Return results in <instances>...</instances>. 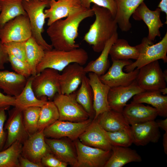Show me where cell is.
<instances>
[{"label": "cell", "instance_id": "23", "mask_svg": "<svg viewBox=\"0 0 167 167\" xmlns=\"http://www.w3.org/2000/svg\"><path fill=\"white\" fill-rule=\"evenodd\" d=\"M116 6V21L121 30L127 32L131 28L130 19L137 8L144 0H114Z\"/></svg>", "mask_w": 167, "mask_h": 167}, {"label": "cell", "instance_id": "35", "mask_svg": "<svg viewBox=\"0 0 167 167\" xmlns=\"http://www.w3.org/2000/svg\"><path fill=\"white\" fill-rule=\"evenodd\" d=\"M22 143L16 141L3 150L0 151V167H19V158Z\"/></svg>", "mask_w": 167, "mask_h": 167}, {"label": "cell", "instance_id": "49", "mask_svg": "<svg viewBox=\"0 0 167 167\" xmlns=\"http://www.w3.org/2000/svg\"><path fill=\"white\" fill-rule=\"evenodd\" d=\"M163 146L164 152L166 154H167V132H165L163 135Z\"/></svg>", "mask_w": 167, "mask_h": 167}, {"label": "cell", "instance_id": "9", "mask_svg": "<svg viewBox=\"0 0 167 167\" xmlns=\"http://www.w3.org/2000/svg\"><path fill=\"white\" fill-rule=\"evenodd\" d=\"M167 79L158 61L156 60L140 67L135 80L144 90L152 91L166 87Z\"/></svg>", "mask_w": 167, "mask_h": 167}, {"label": "cell", "instance_id": "16", "mask_svg": "<svg viewBox=\"0 0 167 167\" xmlns=\"http://www.w3.org/2000/svg\"><path fill=\"white\" fill-rule=\"evenodd\" d=\"M5 129L7 130V135L4 149L16 141L23 143L29 135L24 124L22 111L15 107L10 112Z\"/></svg>", "mask_w": 167, "mask_h": 167}, {"label": "cell", "instance_id": "46", "mask_svg": "<svg viewBox=\"0 0 167 167\" xmlns=\"http://www.w3.org/2000/svg\"><path fill=\"white\" fill-rule=\"evenodd\" d=\"M19 167H42V163L33 162L21 155L19 158Z\"/></svg>", "mask_w": 167, "mask_h": 167}, {"label": "cell", "instance_id": "39", "mask_svg": "<svg viewBox=\"0 0 167 167\" xmlns=\"http://www.w3.org/2000/svg\"><path fill=\"white\" fill-rule=\"evenodd\" d=\"M9 62L15 73L27 79L32 76V71L27 62L21 60L14 56L8 55Z\"/></svg>", "mask_w": 167, "mask_h": 167}, {"label": "cell", "instance_id": "31", "mask_svg": "<svg viewBox=\"0 0 167 167\" xmlns=\"http://www.w3.org/2000/svg\"><path fill=\"white\" fill-rule=\"evenodd\" d=\"M139 53V45L131 46L126 40L118 38L111 46L109 55L112 61L131 59L136 60Z\"/></svg>", "mask_w": 167, "mask_h": 167}, {"label": "cell", "instance_id": "18", "mask_svg": "<svg viewBox=\"0 0 167 167\" xmlns=\"http://www.w3.org/2000/svg\"><path fill=\"white\" fill-rule=\"evenodd\" d=\"M88 78L93 94V106L95 112L93 120L103 112L110 109L108 100L110 87L103 83L99 76L93 72H89Z\"/></svg>", "mask_w": 167, "mask_h": 167}, {"label": "cell", "instance_id": "14", "mask_svg": "<svg viewBox=\"0 0 167 167\" xmlns=\"http://www.w3.org/2000/svg\"><path fill=\"white\" fill-rule=\"evenodd\" d=\"M161 9L157 8L155 10H150L144 2L137 8L132 15L134 19L137 21L143 20L148 28V38L153 41L156 38L161 37L160 31L164 24L160 18Z\"/></svg>", "mask_w": 167, "mask_h": 167}, {"label": "cell", "instance_id": "17", "mask_svg": "<svg viewBox=\"0 0 167 167\" xmlns=\"http://www.w3.org/2000/svg\"><path fill=\"white\" fill-rule=\"evenodd\" d=\"M62 71L59 78L61 94L66 95L75 92L87 73L83 66L76 63L69 65Z\"/></svg>", "mask_w": 167, "mask_h": 167}, {"label": "cell", "instance_id": "43", "mask_svg": "<svg viewBox=\"0 0 167 167\" xmlns=\"http://www.w3.org/2000/svg\"><path fill=\"white\" fill-rule=\"evenodd\" d=\"M6 110L4 108H0V151L3 148L6 139L4 129V124L6 118Z\"/></svg>", "mask_w": 167, "mask_h": 167}, {"label": "cell", "instance_id": "42", "mask_svg": "<svg viewBox=\"0 0 167 167\" xmlns=\"http://www.w3.org/2000/svg\"><path fill=\"white\" fill-rule=\"evenodd\" d=\"M41 163L44 166L48 167H66L68 165L60 160L52 152L44 156Z\"/></svg>", "mask_w": 167, "mask_h": 167}, {"label": "cell", "instance_id": "3", "mask_svg": "<svg viewBox=\"0 0 167 167\" xmlns=\"http://www.w3.org/2000/svg\"><path fill=\"white\" fill-rule=\"evenodd\" d=\"M88 58L87 52L81 48L68 51L54 49L45 51L44 56L36 67V74L47 68L62 71L66 66L73 63L83 66Z\"/></svg>", "mask_w": 167, "mask_h": 167}, {"label": "cell", "instance_id": "38", "mask_svg": "<svg viewBox=\"0 0 167 167\" xmlns=\"http://www.w3.org/2000/svg\"><path fill=\"white\" fill-rule=\"evenodd\" d=\"M41 107H32L22 111L24 124L29 135L38 131V123Z\"/></svg>", "mask_w": 167, "mask_h": 167}, {"label": "cell", "instance_id": "22", "mask_svg": "<svg viewBox=\"0 0 167 167\" xmlns=\"http://www.w3.org/2000/svg\"><path fill=\"white\" fill-rule=\"evenodd\" d=\"M78 139L86 145L105 150H111L112 146L107 138L105 131L96 119L92 121Z\"/></svg>", "mask_w": 167, "mask_h": 167}, {"label": "cell", "instance_id": "48", "mask_svg": "<svg viewBox=\"0 0 167 167\" xmlns=\"http://www.w3.org/2000/svg\"><path fill=\"white\" fill-rule=\"evenodd\" d=\"M159 127L167 132V118H166L164 120H159L156 121Z\"/></svg>", "mask_w": 167, "mask_h": 167}, {"label": "cell", "instance_id": "41", "mask_svg": "<svg viewBox=\"0 0 167 167\" xmlns=\"http://www.w3.org/2000/svg\"><path fill=\"white\" fill-rule=\"evenodd\" d=\"M83 7L86 9H91V4L108 9L115 17L116 13V6L114 0H80Z\"/></svg>", "mask_w": 167, "mask_h": 167}, {"label": "cell", "instance_id": "7", "mask_svg": "<svg viewBox=\"0 0 167 167\" xmlns=\"http://www.w3.org/2000/svg\"><path fill=\"white\" fill-rule=\"evenodd\" d=\"M60 75L57 70L47 68L33 76L32 86L36 97L38 98L46 97L51 99L57 94H61Z\"/></svg>", "mask_w": 167, "mask_h": 167}, {"label": "cell", "instance_id": "25", "mask_svg": "<svg viewBox=\"0 0 167 167\" xmlns=\"http://www.w3.org/2000/svg\"><path fill=\"white\" fill-rule=\"evenodd\" d=\"M52 153L61 161L74 167H78L76 155L71 145L60 139L45 138Z\"/></svg>", "mask_w": 167, "mask_h": 167}, {"label": "cell", "instance_id": "10", "mask_svg": "<svg viewBox=\"0 0 167 167\" xmlns=\"http://www.w3.org/2000/svg\"><path fill=\"white\" fill-rule=\"evenodd\" d=\"M112 61L111 66L104 74L99 76L101 81L110 88L119 86H126L135 80L139 69L126 73L123 71L126 66L131 64L133 62L130 59L114 60Z\"/></svg>", "mask_w": 167, "mask_h": 167}, {"label": "cell", "instance_id": "13", "mask_svg": "<svg viewBox=\"0 0 167 167\" xmlns=\"http://www.w3.org/2000/svg\"><path fill=\"white\" fill-rule=\"evenodd\" d=\"M43 130L29 135L23 143L22 156L35 163H41L42 158L52 152L45 142Z\"/></svg>", "mask_w": 167, "mask_h": 167}, {"label": "cell", "instance_id": "26", "mask_svg": "<svg viewBox=\"0 0 167 167\" xmlns=\"http://www.w3.org/2000/svg\"><path fill=\"white\" fill-rule=\"evenodd\" d=\"M142 161L136 151L129 147L112 146L111 153L104 167H122L132 162Z\"/></svg>", "mask_w": 167, "mask_h": 167}, {"label": "cell", "instance_id": "2", "mask_svg": "<svg viewBox=\"0 0 167 167\" xmlns=\"http://www.w3.org/2000/svg\"><path fill=\"white\" fill-rule=\"evenodd\" d=\"M92 9L95 19L90 25L84 40L92 46L93 50L99 53L106 43L117 32L118 25L115 17L108 9L93 4Z\"/></svg>", "mask_w": 167, "mask_h": 167}, {"label": "cell", "instance_id": "20", "mask_svg": "<svg viewBox=\"0 0 167 167\" xmlns=\"http://www.w3.org/2000/svg\"><path fill=\"white\" fill-rule=\"evenodd\" d=\"M122 113L131 126L155 120L158 116L154 107L133 101L126 105Z\"/></svg>", "mask_w": 167, "mask_h": 167}, {"label": "cell", "instance_id": "33", "mask_svg": "<svg viewBox=\"0 0 167 167\" xmlns=\"http://www.w3.org/2000/svg\"><path fill=\"white\" fill-rule=\"evenodd\" d=\"M26 61L31 68L32 76L36 75V68L43 58L45 50L32 36L25 42Z\"/></svg>", "mask_w": 167, "mask_h": 167}, {"label": "cell", "instance_id": "27", "mask_svg": "<svg viewBox=\"0 0 167 167\" xmlns=\"http://www.w3.org/2000/svg\"><path fill=\"white\" fill-rule=\"evenodd\" d=\"M132 101L150 105L157 110L158 116L167 117V96L162 95L159 90L140 92L133 97Z\"/></svg>", "mask_w": 167, "mask_h": 167}, {"label": "cell", "instance_id": "1", "mask_svg": "<svg viewBox=\"0 0 167 167\" xmlns=\"http://www.w3.org/2000/svg\"><path fill=\"white\" fill-rule=\"evenodd\" d=\"M94 15L92 8H83L48 26L46 32L54 49L68 51L79 48L75 42L79 25L83 20Z\"/></svg>", "mask_w": 167, "mask_h": 167}, {"label": "cell", "instance_id": "51", "mask_svg": "<svg viewBox=\"0 0 167 167\" xmlns=\"http://www.w3.org/2000/svg\"><path fill=\"white\" fill-rule=\"evenodd\" d=\"M1 11V5H0V12Z\"/></svg>", "mask_w": 167, "mask_h": 167}, {"label": "cell", "instance_id": "36", "mask_svg": "<svg viewBox=\"0 0 167 167\" xmlns=\"http://www.w3.org/2000/svg\"><path fill=\"white\" fill-rule=\"evenodd\" d=\"M59 118L58 110L53 101H47L41 107L38 131L44 130L58 120Z\"/></svg>", "mask_w": 167, "mask_h": 167}, {"label": "cell", "instance_id": "30", "mask_svg": "<svg viewBox=\"0 0 167 167\" xmlns=\"http://www.w3.org/2000/svg\"><path fill=\"white\" fill-rule=\"evenodd\" d=\"M118 38L117 32L107 42L99 57L94 60L90 61L84 67V70L86 73L93 72L100 76L106 72L110 65L108 57L110 49Z\"/></svg>", "mask_w": 167, "mask_h": 167}, {"label": "cell", "instance_id": "19", "mask_svg": "<svg viewBox=\"0 0 167 167\" xmlns=\"http://www.w3.org/2000/svg\"><path fill=\"white\" fill-rule=\"evenodd\" d=\"M49 8L44 10L48 26L84 8L80 0H49Z\"/></svg>", "mask_w": 167, "mask_h": 167}, {"label": "cell", "instance_id": "52", "mask_svg": "<svg viewBox=\"0 0 167 167\" xmlns=\"http://www.w3.org/2000/svg\"><path fill=\"white\" fill-rule=\"evenodd\" d=\"M26 0V1H29V0Z\"/></svg>", "mask_w": 167, "mask_h": 167}, {"label": "cell", "instance_id": "24", "mask_svg": "<svg viewBox=\"0 0 167 167\" xmlns=\"http://www.w3.org/2000/svg\"><path fill=\"white\" fill-rule=\"evenodd\" d=\"M27 79L15 72L0 70V89L6 95L15 97L23 89Z\"/></svg>", "mask_w": 167, "mask_h": 167}, {"label": "cell", "instance_id": "34", "mask_svg": "<svg viewBox=\"0 0 167 167\" xmlns=\"http://www.w3.org/2000/svg\"><path fill=\"white\" fill-rule=\"evenodd\" d=\"M77 101L83 107L90 117L95 112L93 106V94L88 77H84L80 86L76 92Z\"/></svg>", "mask_w": 167, "mask_h": 167}, {"label": "cell", "instance_id": "29", "mask_svg": "<svg viewBox=\"0 0 167 167\" xmlns=\"http://www.w3.org/2000/svg\"><path fill=\"white\" fill-rule=\"evenodd\" d=\"M33 76L28 78L26 84L21 93L15 97V107L23 111L25 109L32 107H41L47 101L46 97L40 99L36 96L32 86Z\"/></svg>", "mask_w": 167, "mask_h": 167}, {"label": "cell", "instance_id": "8", "mask_svg": "<svg viewBox=\"0 0 167 167\" xmlns=\"http://www.w3.org/2000/svg\"><path fill=\"white\" fill-rule=\"evenodd\" d=\"M32 36L27 15L16 17L6 23L0 29V39L3 44L10 42H25Z\"/></svg>", "mask_w": 167, "mask_h": 167}, {"label": "cell", "instance_id": "5", "mask_svg": "<svg viewBox=\"0 0 167 167\" xmlns=\"http://www.w3.org/2000/svg\"><path fill=\"white\" fill-rule=\"evenodd\" d=\"M140 53L139 56L135 62L126 66L124 70L126 72L132 71L135 69H139L142 66L159 59L167 62V33L158 43L154 44L147 37L143 38L139 44Z\"/></svg>", "mask_w": 167, "mask_h": 167}, {"label": "cell", "instance_id": "12", "mask_svg": "<svg viewBox=\"0 0 167 167\" xmlns=\"http://www.w3.org/2000/svg\"><path fill=\"white\" fill-rule=\"evenodd\" d=\"M75 144L78 167H104L111 153V150L88 146L79 139L76 141Z\"/></svg>", "mask_w": 167, "mask_h": 167}, {"label": "cell", "instance_id": "4", "mask_svg": "<svg viewBox=\"0 0 167 167\" xmlns=\"http://www.w3.org/2000/svg\"><path fill=\"white\" fill-rule=\"evenodd\" d=\"M49 0H23V4L28 17L32 32V36L45 51L53 49L51 45L44 39L42 34L43 32L45 19V8L49 6Z\"/></svg>", "mask_w": 167, "mask_h": 167}, {"label": "cell", "instance_id": "47", "mask_svg": "<svg viewBox=\"0 0 167 167\" xmlns=\"http://www.w3.org/2000/svg\"><path fill=\"white\" fill-rule=\"evenodd\" d=\"M158 8H159L161 11L164 12L166 15V23L167 19V0H161L159 5Z\"/></svg>", "mask_w": 167, "mask_h": 167}, {"label": "cell", "instance_id": "45", "mask_svg": "<svg viewBox=\"0 0 167 167\" xmlns=\"http://www.w3.org/2000/svg\"><path fill=\"white\" fill-rule=\"evenodd\" d=\"M8 62V55L0 39V70L4 69L5 64Z\"/></svg>", "mask_w": 167, "mask_h": 167}, {"label": "cell", "instance_id": "44", "mask_svg": "<svg viewBox=\"0 0 167 167\" xmlns=\"http://www.w3.org/2000/svg\"><path fill=\"white\" fill-rule=\"evenodd\" d=\"M15 99V97L4 94L0 91V108L6 110L11 106H14Z\"/></svg>", "mask_w": 167, "mask_h": 167}, {"label": "cell", "instance_id": "6", "mask_svg": "<svg viewBox=\"0 0 167 167\" xmlns=\"http://www.w3.org/2000/svg\"><path fill=\"white\" fill-rule=\"evenodd\" d=\"M76 92L69 95L57 94L53 102L58 111V120L72 122H80L88 119L89 114L77 101Z\"/></svg>", "mask_w": 167, "mask_h": 167}, {"label": "cell", "instance_id": "50", "mask_svg": "<svg viewBox=\"0 0 167 167\" xmlns=\"http://www.w3.org/2000/svg\"><path fill=\"white\" fill-rule=\"evenodd\" d=\"M160 92L163 95H165L167 93V88L165 87L160 89Z\"/></svg>", "mask_w": 167, "mask_h": 167}, {"label": "cell", "instance_id": "21", "mask_svg": "<svg viewBox=\"0 0 167 167\" xmlns=\"http://www.w3.org/2000/svg\"><path fill=\"white\" fill-rule=\"evenodd\" d=\"M133 136V143L144 146L150 143H156L161 137L159 128L155 120L131 126Z\"/></svg>", "mask_w": 167, "mask_h": 167}, {"label": "cell", "instance_id": "40", "mask_svg": "<svg viewBox=\"0 0 167 167\" xmlns=\"http://www.w3.org/2000/svg\"><path fill=\"white\" fill-rule=\"evenodd\" d=\"M25 42H10L3 45L8 55H12L21 60L26 62Z\"/></svg>", "mask_w": 167, "mask_h": 167}, {"label": "cell", "instance_id": "15", "mask_svg": "<svg viewBox=\"0 0 167 167\" xmlns=\"http://www.w3.org/2000/svg\"><path fill=\"white\" fill-rule=\"evenodd\" d=\"M144 91L139 86L136 80L128 86L110 88L108 97L110 109L122 113L130 99L135 95Z\"/></svg>", "mask_w": 167, "mask_h": 167}, {"label": "cell", "instance_id": "37", "mask_svg": "<svg viewBox=\"0 0 167 167\" xmlns=\"http://www.w3.org/2000/svg\"><path fill=\"white\" fill-rule=\"evenodd\" d=\"M107 138L112 146L129 147L133 143L131 126L128 129L113 132L105 131Z\"/></svg>", "mask_w": 167, "mask_h": 167}, {"label": "cell", "instance_id": "32", "mask_svg": "<svg viewBox=\"0 0 167 167\" xmlns=\"http://www.w3.org/2000/svg\"><path fill=\"white\" fill-rule=\"evenodd\" d=\"M23 0H0V29L9 21L21 15H27L24 9Z\"/></svg>", "mask_w": 167, "mask_h": 167}, {"label": "cell", "instance_id": "11", "mask_svg": "<svg viewBox=\"0 0 167 167\" xmlns=\"http://www.w3.org/2000/svg\"><path fill=\"white\" fill-rule=\"evenodd\" d=\"M92 122L90 118L78 122L58 120L44 129L43 132L46 138L60 139L66 137L76 140Z\"/></svg>", "mask_w": 167, "mask_h": 167}, {"label": "cell", "instance_id": "28", "mask_svg": "<svg viewBox=\"0 0 167 167\" xmlns=\"http://www.w3.org/2000/svg\"><path fill=\"white\" fill-rule=\"evenodd\" d=\"M96 119L107 132H113L131 127L122 113L111 109L101 114Z\"/></svg>", "mask_w": 167, "mask_h": 167}]
</instances>
